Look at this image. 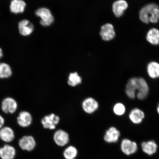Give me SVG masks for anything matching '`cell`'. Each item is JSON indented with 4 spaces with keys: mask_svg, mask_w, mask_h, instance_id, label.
Listing matches in <instances>:
<instances>
[{
    "mask_svg": "<svg viewBox=\"0 0 159 159\" xmlns=\"http://www.w3.org/2000/svg\"><path fill=\"white\" fill-rule=\"evenodd\" d=\"M36 16L40 18V24L47 27L52 24L54 21V17L49 9L45 7L40 8L35 12Z\"/></svg>",
    "mask_w": 159,
    "mask_h": 159,
    "instance_id": "1",
    "label": "cell"
},
{
    "mask_svg": "<svg viewBox=\"0 0 159 159\" xmlns=\"http://www.w3.org/2000/svg\"><path fill=\"white\" fill-rule=\"evenodd\" d=\"M34 27L31 22L26 19L22 20L18 24V29L20 34L27 36L33 33Z\"/></svg>",
    "mask_w": 159,
    "mask_h": 159,
    "instance_id": "2",
    "label": "cell"
},
{
    "mask_svg": "<svg viewBox=\"0 0 159 159\" xmlns=\"http://www.w3.org/2000/svg\"><path fill=\"white\" fill-rule=\"evenodd\" d=\"M138 87L136 96L140 100H143L146 98L149 92L148 83L142 77L138 78Z\"/></svg>",
    "mask_w": 159,
    "mask_h": 159,
    "instance_id": "3",
    "label": "cell"
},
{
    "mask_svg": "<svg viewBox=\"0 0 159 159\" xmlns=\"http://www.w3.org/2000/svg\"><path fill=\"white\" fill-rule=\"evenodd\" d=\"M156 4L152 3L145 6L141 9L139 13V17L143 22L148 23L149 22V17L153 10L158 7Z\"/></svg>",
    "mask_w": 159,
    "mask_h": 159,
    "instance_id": "4",
    "label": "cell"
},
{
    "mask_svg": "<svg viewBox=\"0 0 159 159\" xmlns=\"http://www.w3.org/2000/svg\"><path fill=\"white\" fill-rule=\"evenodd\" d=\"M17 104L14 99L8 97L4 99L2 103V109L6 114H13L16 111Z\"/></svg>",
    "mask_w": 159,
    "mask_h": 159,
    "instance_id": "5",
    "label": "cell"
},
{
    "mask_svg": "<svg viewBox=\"0 0 159 159\" xmlns=\"http://www.w3.org/2000/svg\"><path fill=\"white\" fill-rule=\"evenodd\" d=\"M100 34L102 39L104 41H109L114 39L115 33L113 25L108 23L102 26Z\"/></svg>",
    "mask_w": 159,
    "mask_h": 159,
    "instance_id": "6",
    "label": "cell"
},
{
    "mask_svg": "<svg viewBox=\"0 0 159 159\" xmlns=\"http://www.w3.org/2000/svg\"><path fill=\"white\" fill-rule=\"evenodd\" d=\"M138 89V78L133 77L129 80L126 85L125 92L129 98L134 99L136 97Z\"/></svg>",
    "mask_w": 159,
    "mask_h": 159,
    "instance_id": "7",
    "label": "cell"
},
{
    "mask_svg": "<svg viewBox=\"0 0 159 159\" xmlns=\"http://www.w3.org/2000/svg\"><path fill=\"white\" fill-rule=\"evenodd\" d=\"M59 117L54 114H51L45 116L41 120L43 128L52 130L55 129L56 125L58 124Z\"/></svg>",
    "mask_w": 159,
    "mask_h": 159,
    "instance_id": "8",
    "label": "cell"
},
{
    "mask_svg": "<svg viewBox=\"0 0 159 159\" xmlns=\"http://www.w3.org/2000/svg\"><path fill=\"white\" fill-rule=\"evenodd\" d=\"M19 144L20 148L22 150L29 152L32 151L36 146L34 138L30 136H23L19 140Z\"/></svg>",
    "mask_w": 159,
    "mask_h": 159,
    "instance_id": "9",
    "label": "cell"
},
{
    "mask_svg": "<svg viewBox=\"0 0 159 159\" xmlns=\"http://www.w3.org/2000/svg\"><path fill=\"white\" fill-rule=\"evenodd\" d=\"M121 148L124 154L130 155L136 152L138 146L136 143L132 142L128 139H125L121 143Z\"/></svg>",
    "mask_w": 159,
    "mask_h": 159,
    "instance_id": "10",
    "label": "cell"
},
{
    "mask_svg": "<svg viewBox=\"0 0 159 159\" xmlns=\"http://www.w3.org/2000/svg\"><path fill=\"white\" fill-rule=\"evenodd\" d=\"M128 7V3L125 0H118L115 1L112 6L113 12L116 17L121 16Z\"/></svg>",
    "mask_w": 159,
    "mask_h": 159,
    "instance_id": "11",
    "label": "cell"
},
{
    "mask_svg": "<svg viewBox=\"0 0 159 159\" xmlns=\"http://www.w3.org/2000/svg\"><path fill=\"white\" fill-rule=\"evenodd\" d=\"M54 140L56 143L60 146H64L69 142V136L65 131L57 130L54 135Z\"/></svg>",
    "mask_w": 159,
    "mask_h": 159,
    "instance_id": "12",
    "label": "cell"
},
{
    "mask_svg": "<svg viewBox=\"0 0 159 159\" xmlns=\"http://www.w3.org/2000/svg\"><path fill=\"white\" fill-rule=\"evenodd\" d=\"M97 101L92 98H88L83 101L82 107L85 112L91 114L95 112L98 108Z\"/></svg>",
    "mask_w": 159,
    "mask_h": 159,
    "instance_id": "13",
    "label": "cell"
},
{
    "mask_svg": "<svg viewBox=\"0 0 159 159\" xmlns=\"http://www.w3.org/2000/svg\"><path fill=\"white\" fill-rule=\"evenodd\" d=\"M26 4L23 0H12L10 5V11L15 14L22 13L25 11Z\"/></svg>",
    "mask_w": 159,
    "mask_h": 159,
    "instance_id": "14",
    "label": "cell"
},
{
    "mask_svg": "<svg viewBox=\"0 0 159 159\" xmlns=\"http://www.w3.org/2000/svg\"><path fill=\"white\" fill-rule=\"evenodd\" d=\"M120 136V133L114 127H111L107 131L104 136L105 142L108 143L116 142Z\"/></svg>",
    "mask_w": 159,
    "mask_h": 159,
    "instance_id": "15",
    "label": "cell"
},
{
    "mask_svg": "<svg viewBox=\"0 0 159 159\" xmlns=\"http://www.w3.org/2000/svg\"><path fill=\"white\" fill-rule=\"evenodd\" d=\"M145 114L143 111L138 108L133 109L129 114V118L133 123L139 124L142 123L144 118Z\"/></svg>",
    "mask_w": 159,
    "mask_h": 159,
    "instance_id": "16",
    "label": "cell"
},
{
    "mask_svg": "<svg viewBox=\"0 0 159 159\" xmlns=\"http://www.w3.org/2000/svg\"><path fill=\"white\" fill-rule=\"evenodd\" d=\"M14 148L9 145H5L0 148V157L2 159H14L16 156Z\"/></svg>",
    "mask_w": 159,
    "mask_h": 159,
    "instance_id": "17",
    "label": "cell"
},
{
    "mask_svg": "<svg viewBox=\"0 0 159 159\" xmlns=\"http://www.w3.org/2000/svg\"><path fill=\"white\" fill-rule=\"evenodd\" d=\"M18 124L23 128L30 126L32 121V118L30 114L27 111H23L20 112L17 117Z\"/></svg>",
    "mask_w": 159,
    "mask_h": 159,
    "instance_id": "18",
    "label": "cell"
},
{
    "mask_svg": "<svg viewBox=\"0 0 159 159\" xmlns=\"http://www.w3.org/2000/svg\"><path fill=\"white\" fill-rule=\"evenodd\" d=\"M15 134L13 130L9 127H5L0 130V139L7 143L11 142L14 139Z\"/></svg>",
    "mask_w": 159,
    "mask_h": 159,
    "instance_id": "19",
    "label": "cell"
},
{
    "mask_svg": "<svg viewBox=\"0 0 159 159\" xmlns=\"http://www.w3.org/2000/svg\"><path fill=\"white\" fill-rule=\"evenodd\" d=\"M147 71L149 76L152 79L159 77V63L156 61H152L147 67Z\"/></svg>",
    "mask_w": 159,
    "mask_h": 159,
    "instance_id": "20",
    "label": "cell"
},
{
    "mask_svg": "<svg viewBox=\"0 0 159 159\" xmlns=\"http://www.w3.org/2000/svg\"><path fill=\"white\" fill-rule=\"evenodd\" d=\"M146 39L149 43L153 45L159 44V30L156 28L150 30L147 34Z\"/></svg>",
    "mask_w": 159,
    "mask_h": 159,
    "instance_id": "21",
    "label": "cell"
},
{
    "mask_svg": "<svg viewBox=\"0 0 159 159\" xmlns=\"http://www.w3.org/2000/svg\"><path fill=\"white\" fill-rule=\"evenodd\" d=\"M143 151L148 155H152L156 152L157 146L154 141H149L142 143Z\"/></svg>",
    "mask_w": 159,
    "mask_h": 159,
    "instance_id": "22",
    "label": "cell"
},
{
    "mask_svg": "<svg viewBox=\"0 0 159 159\" xmlns=\"http://www.w3.org/2000/svg\"><path fill=\"white\" fill-rule=\"evenodd\" d=\"M11 75V69L10 66L5 63H0V78H8Z\"/></svg>",
    "mask_w": 159,
    "mask_h": 159,
    "instance_id": "23",
    "label": "cell"
},
{
    "mask_svg": "<svg viewBox=\"0 0 159 159\" xmlns=\"http://www.w3.org/2000/svg\"><path fill=\"white\" fill-rule=\"evenodd\" d=\"M82 79L77 72L71 73L70 74L67 83L70 86L75 87L81 83Z\"/></svg>",
    "mask_w": 159,
    "mask_h": 159,
    "instance_id": "24",
    "label": "cell"
},
{
    "mask_svg": "<svg viewBox=\"0 0 159 159\" xmlns=\"http://www.w3.org/2000/svg\"><path fill=\"white\" fill-rule=\"evenodd\" d=\"M77 154V149L75 147L70 146L65 149L63 155L66 159H75Z\"/></svg>",
    "mask_w": 159,
    "mask_h": 159,
    "instance_id": "25",
    "label": "cell"
},
{
    "mask_svg": "<svg viewBox=\"0 0 159 159\" xmlns=\"http://www.w3.org/2000/svg\"><path fill=\"white\" fill-rule=\"evenodd\" d=\"M126 111L125 105L121 103H117L114 107L115 114L118 116L124 115Z\"/></svg>",
    "mask_w": 159,
    "mask_h": 159,
    "instance_id": "26",
    "label": "cell"
},
{
    "mask_svg": "<svg viewBox=\"0 0 159 159\" xmlns=\"http://www.w3.org/2000/svg\"><path fill=\"white\" fill-rule=\"evenodd\" d=\"M159 20V7L156 8L153 11L149 17V22L156 23Z\"/></svg>",
    "mask_w": 159,
    "mask_h": 159,
    "instance_id": "27",
    "label": "cell"
},
{
    "mask_svg": "<svg viewBox=\"0 0 159 159\" xmlns=\"http://www.w3.org/2000/svg\"><path fill=\"white\" fill-rule=\"evenodd\" d=\"M5 120L0 115V129L2 128L4 124Z\"/></svg>",
    "mask_w": 159,
    "mask_h": 159,
    "instance_id": "28",
    "label": "cell"
},
{
    "mask_svg": "<svg viewBox=\"0 0 159 159\" xmlns=\"http://www.w3.org/2000/svg\"><path fill=\"white\" fill-rule=\"evenodd\" d=\"M3 53L2 50L0 48V59L3 57Z\"/></svg>",
    "mask_w": 159,
    "mask_h": 159,
    "instance_id": "29",
    "label": "cell"
},
{
    "mask_svg": "<svg viewBox=\"0 0 159 159\" xmlns=\"http://www.w3.org/2000/svg\"><path fill=\"white\" fill-rule=\"evenodd\" d=\"M157 112L158 113V114H159V103L158 105L157 108Z\"/></svg>",
    "mask_w": 159,
    "mask_h": 159,
    "instance_id": "30",
    "label": "cell"
}]
</instances>
